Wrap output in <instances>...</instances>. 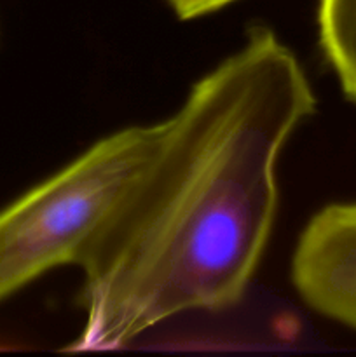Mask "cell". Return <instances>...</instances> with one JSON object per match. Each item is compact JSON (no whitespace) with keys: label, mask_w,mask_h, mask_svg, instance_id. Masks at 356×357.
<instances>
[{"label":"cell","mask_w":356,"mask_h":357,"mask_svg":"<svg viewBox=\"0 0 356 357\" xmlns=\"http://www.w3.org/2000/svg\"><path fill=\"white\" fill-rule=\"evenodd\" d=\"M316 98L267 26L192 84L159 150L84 261V324L70 352L124 349L188 312L237 305L279 202L278 164Z\"/></svg>","instance_id":"obj_1"},{"label":"cell","mask_w":356,"mask_h":357,"mask_svg":"<svg viewBox=\"0 0 356 357\" xmlns=\"http://www.w3.org/2000/svg\"><path fill=\"white\" fill-rule=\"evenodd\" d=\"M163 135L164 121L110 132L0 209V302L52 268L82 267Z\"/></svg>","instance_id":"obj_2"},{"label":"cell","mask_w":356,"mask_h":357,"mask_svg":"<svg viewBox=\"0 0 356 357\" xmlns=\"http://www.w3.org/2000/svg\"><path fill=\"white\" fill-rule=\"evenodd\" d=\"M292 282L309 309L356 330V202L325 206L292 257Z\"/></svg>","instance_id":"obj_3"},{"label":"cell","mask_w":356,"mask_h":357,"mask_svg":"<svg viewBox=\"0 0 356 357\" xmlns=\"http://www.w3.org/2000/svg\"><path fill=\"white\" fill-rule=\"evenodd\" d=\"M320 45L346 96L356 101V0H320Z\"/></svg>","instance_id":"obj_4"},{"label":"cell","mask_w":356,"mask_h":357,"mask_svg":"<svg viewBox=\"0 0 356 357\" xmlns=\"http://www.w3.org/2000/svg\"><path fill=\"white\" fill-rule=\"evenodd\" d=\"M166 2L171 10L177 14V17L187 21L208 16V14L216 13L237 0H166Z\"/></svg>","instance_id":"obj_5"}]
</instances>
